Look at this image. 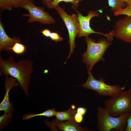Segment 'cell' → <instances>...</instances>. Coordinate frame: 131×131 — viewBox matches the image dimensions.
<instances>
[{"instance_id": "cell-15", "label": "cell", "mask_w": 131, "mask_h": 131, "mask_svg": "<svg viewBox=\"0 0 131 131\" xmlns=\"http://www.w3.org/2000/svg\"><path fill=\"white\" fill-rule=\"evenodd\" d=\"M56 111L55 108L48 109L43 112L38 114L28 113L24 115L23 117L24 120L31 119L38 116H44L48 117H50L55 116Z\"/></svg>"}, {"instance_id": "cell-18", "label": "cell", "mask_w": 131, "mask_h": 131, "mask_svg": "<svg viewBox=\"0 0 131 131\" xmlns=\"http://www.w3.org/2000/svg\"><path fill=\"white\" fill-rule=\"evenodd\" d=\"M15 53L18 55L23 54L26 50L25 46L19 42H16L13 46L11 48Z\"/></svg>"}, {"instance_id": "cell-11", "label": "cell", "mask_w": 131, "mask_h": 131, "mask_svg": "<svg viewBox=\"0 0 131 131\" xmlns=\"http://www.w3.org/2000/svg\"><path fill=\"white\" fill-rule=\"evenodd\" d=\"M13 77L6 76L4 86L6 92L3 99L0 104V111L4 113L13 114L14 111V106L9 100V92L11 89L19 85V83Z\"/></svg>"}, {"instance_id": "cell-5", "label": "cell", "mask_w": 131, "mask_h": 131, "mask_svg": "<svg viewBox=\"0 0 131 131\" xmlns=\"http://www.w3.org/2000/svg\"><path fill=\"white\" fill-rule=\"evenodd\" d=\"M88 72L89 76L87 81L80 85L84 88L95 91L100 95L111 97L117 96L124 91V87L118 84L107 85L102 77H99V79H96L93 76L91 71H88Z\"/></svg>"}, {"instance_id": "cell-9", "label": "cell", "mask_w": 131, "mask_h": 131, "mask_svg": "<svg viewBox=\"0 0 131 131\" xmlns=\"http://www.w3.org/2000/svg\"><path fill=\"white\" fill-rule=\"evenodd\" d=\"M115 36L126 42L131 43V16L119 19L114 25Z\"/></svg>"}, {"instance_id": "cell-25", "label": "cell", "mask_w": 131, "mask_h": 131, "mask_svg": "<svg viewBox=\"0 0 131 131\" xmlns=\"http://www.w3.org/2000/svg\"><path fill=\"white\" fill-rule=\"evenodd\" d=\"M87 111L86 108L84 107H79L77 110V112L83 115L86 113Z\"/></svg>"}, {"instance_id": "cell-12", "label": "cell", "mask_w": 131, "mask_h": 131, "mask_svg": "<svg viewBox=\"0 0 131 131\" xmlns=\"http://www.w3.org/2000/svg\"><path fill=\"white\" fill-rule=\"evenodd\" d=\"M21 41V39L19 37L15 36L11 38L6 34L0 19V53L3 50L10 52L11 48L16 42H20Z\"/></svg>"}, {"instance_id": "cell-1", "label": "cell", "mask_w": 131, "mask_h": 131, "mask_svg": "<svg viewBox=\"0 0 131 131\" xmlns=\"http://www.w3.org/2000/svg\"><path fill=\"white\" fill-rule=\"evenodd\" d=\"M33 62L28 60L16 62L10 57L4 60L0 55V75H10L16 79L26 96L29 97V86L33 71Z\"/></svg>"}, {"instance_id": "cell-4", "label": "cell", "mask_w": 131, "mask_h": 131, "mask_svg": "<svg viewBox=\"0 0 131 131\" xmlns=\"http://www.w3.org/2000/svg\"><path fill=\"white\" fill-rule=\"evenodd\" d=\"M104 108L109 115L117 117L131 111V88L118 95L105 100Z\"/></svg>"}, {"instance_id": "cell-28", "label": "cell", "mask_w": 131, "mask_h": 131, "mask_svg": "<svg viewBox=\"0 0 131 131\" xmlns=\"http://www.w3.org/2000/svg\"><path fill=\"white\" fill-rule=\"evenodd\" d=\"M127 4V6L131 5V0H123Z\"/></svg>"}, {"instance_id": "cell-14", "label": "cell", "mask_w": 131, "mask_h": 131, "mask_svg": "<svg viewBox=\"0 0 131 131\" xmlns=\"http://www.w3.org/2000/svg\"><path fill=\"white\" fill-rule=\"evenodd\" d=\"M84 0H53L47 6V8L50 9L55 8L59 6V3L61 2L66 3H70L72 4L71 7L74 9H76L79 6L80 2Z\"/></svg>"}, {"instance_id": "cell-17", "label": "cell", "mask_w": 131, "mask_h": 131, "mask_svg": "<svg viewBox=\"0 0 131 131\" xmlns=\"http://www.w3.org/2000/svg\"><path fill=\"white\" fill-rule=\"evenodd\" d=\"M13 117V114L4 113L0 116V131L7 127Z\"/></svg>"}, {"instance_id": "cell-27", "label": "cell", "mask_w": 131, "mask_h": 131, "mask_svg": "<svg viewBox=\"0 0 131 131\" xmlns=\"http://www.w3.org/2000/svg\"><path fill=\"white\" fill-rule=\"evenodd\" d=\"M53 0H41L43 4L44 5L47 6L50 2Z\"/></svg>"}, {"instance_id": "cell-13", "label": "cell", "mask_w": 131, "mask_h": 131, "mask_svg": "<svg viewBox=\"0 0 131 131\" xmlns=\"http://www.w3.org/2000/svg\"><path fill=\"white\" fill-rule=\"evenodd\" d=\"M75 107L72 106L69 109L61 112L56 111L55 115L56 119L60 121L66 120L75 121L74 117L76 111Z\"/></svg>"}, {"instance_id": "cell-3", "label": "cell", "mask_w": 131, "mask_h": 131, "mask_svg": "<svg viewBox=\"0 0 131 131\" xmlns=\"http://www.w3.org/2000/svg\"><path fill=\"white\" fill-rule=\"evenodd\" d=\"M97 128L100 131H125L130 112L124 113L117 117L110 115L101 106L97 108Z\"/></svg>"}, {"instance_id": "cell-20", "label": "cell", "mask_w": 131, "mask_h": 131, "mask_svg": "<svg viewBox=\"0 0 131 131\" xmlns=\"http://www.w3.org/2000/svg\"><path fill=\"white\" fill-rule=\"evenodd\" d=\"M11 0H0V8L1 10H11L13 8Z\"/></svg>"}, {"instance_id": "cell-7", "label": "cell", "mask_w": 131, "mask_h": 131, "mask_svg": "<svg viewBox=\"0 0 131 131\" xmlns=\"http://www.w3.org/2000/svg\"><path fill=\"white\" fill-rule=\"evenodd\" d=\"M55 8L64 22L69 33L68 42L70 44V50L67 59L70 57L71 55L73 53L75 47V38L79 29L78 16L75 13H73L72 15H68L64 9L59 5Z\"/></svg>"}, {"instance_id": "cell-16", "label": "cell", "mask_w": 131, "mask_h": 131, "mask_svg": "<svg viewBox=\"0 0 131 131\" xmlns=\"http://www.w3.org/2000/svg\"><path fill=\"white\" fill-rule=\"evenodd\" d=\"M109 6L111 10L114 12L120 8H124L127 6L126 3L123 0H108Z\"/></svg>"}, {"instance_id": "cell-23", "label": "cell", "mask_w": 131, "mask_h": 131, "mask_svg": "<svg viewBox=\"0 0 131 131\" xmlns=\"http://www.w3.org/2000/svg\"><path fill=\"white\" fill-rule=\"evenodd\" d=\"M74 119L75 121L77 123H80L82 122L83 120V115L77 112L75 114Z\"/></svg>"}, {"instance_id": "cell-29", "label": "cell", "mask_w": 131, "mask_h": 131, "mask_svg": "<svg viewBox=\"0 0 131 131\" xmlns=\"http://www.w3.org/2000/svg\"><path fill=\"white\" fill-rule=\"evenodd\" d=\"M130 68H131V65H130Z\"/></svg>"}, {"instance_id": "cell-6", "label": "cell", "mask_w": 131, "mask_h": 131, "mask_svg": "<svg viewBox=\"0 0 131 131\" xmlns=\"http://www.w3.org/2000/svg\"><path fill=\"white\" fill-rule=\"evenodd\" d=\"M19 7L29 12L28 14L23 15V16L29 17L27 21L29 23L37 22L43 24L51 25L55 23L54 19L48 12L45 11L44 8L36 6L33 0H25L20 4Z\"/></svg>"}, {"instance_id": "cell-22", "label": "cell", "mask_w": 131, "mask_h": 131, "mask_svg": "<svg viewBox=\"0 0 131 131\" xmlns=\"http://www.w3.org/2000/svg\"><path fill=\"white\" fill-rule=\"evenodd\" d=\"M125 131H131V111L130 112L127 118Z\"/></svg>"}, {"instance_id": "cell-8", "label": "cell", "mask_w": 131, "mask_h": 131, "mask_svg": "<svg viewBox=\"0 0 131 131\" xmlns=\"http://www.w3.org/2000/svg\"><path fill=\"white\" fill-rule=\"evenodd\" d=\"M74 9L78 13V18L79 24V31L77 35V37H87L91 33H96L101 35L108 38H113L115 36V32L114 29L108 33H104L96 32L91 28L90 22L91 19L94 17H99L100 16V14L98 11L92 10H90L88 13V15L84 16L76 9Z\"/></svg>"}, {"instance_id": "cell-2", "label": "cell", "mask_w": 131, "mask_h": 131, "mask_svg": "<svg viewBox=\"0 0 131 131\" xmlns=\"http://www.w3.org/2000/svg\"><path fill=\"white\" fill-rule=\"evenodd\" d=\"M113 38L99 39L97 42L94 39L86 37L84 40L87 43V50L82 54L83 62L86 64L87 70L91 71L93 66L98 61H105L103 56L106 51L112 44Z\"/></svg>"}, {"instance_id": "cell-19", "label": "cell", "mask_w": 131, "mask_h": 131, "mask_svg": "<svg viewBox=\"0 0 131 131\" xmlns=\"http://www.w3.org/2000/svg\"><path fill=\"white\" fill-rule=\"evenodd\" d=\"M115 16L120 15H125L128 16H131V5L127 6L124 8H120L114 12Z\"/></svg>"}, {"instance_id": "cell-10", "label": "cell", "mask_w": 131, "mask_h": 131, "mask_svg": "<svg viewBox=\"0 0 131 131\" xmlns=\"http://www.w3.org/2000/svg\"><path fill=\"white\" fill-rule=\"evenodd\" d=\"M45 124L49 127L51 131H91L89 128L82 127L75 121L68 120L63 122L55 119L51 122L45 120Z\"/></svg>"}, {"instance_id": "cell-21", "label": "cell", "mask_w": 131, "mask_h": 131, "mask_svg": "<svg viewBox=\"0 0 131 131\" xmlns=\"http://www.w3.org/2000/svg\"><path fill=\"white\" fill-rule=\"evenodd\" d=\"M49 37L51 39L56 42L61 41L63 38L57 32L51 33Z\"/></svg>"}, {"instance_id": "cell-24", "label": "cell", "mask_w": 131, "mask_h": 131, "mask_svg": "<svg viewBox=\"0 0 131 131\" xmlns=\"http://www.w3.org/2000/svg\"><path fill=\"white\" fill-rule=\"evenodd\" d=\"M25 0H11V2L13 8H18L20 4Z\"/></svg>"}, {"instance_id": "cell-26", "label": "cell", "mask_w": 131, "mask_h": 131, "mask_svg": "<svg viewBox=\"0 0 131 131\" xmlns=\"http://www.w3.org/2000/svg\"><path fill=\"white\" fill-rule=\"evenodd\" d=\"M40 33H42L45 36L47 37H49L51 33L50 31L48 29H44L41 31Z\"/></svg>"}]
</instances>
